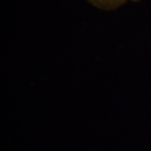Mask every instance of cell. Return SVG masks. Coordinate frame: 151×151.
Returning <instances> with one entry per match:
<instances>
[{
	"instance_id": "cell-1",
	"label": "cell",
	"mask_w": 151,
	"mask_h": 151,
	"mask_svg": "<svg viewBox=\"0 0 151 151\" xmlns=\"http://www.w3.org/2000/svg\"><path fill=\"white\" fill-rule=\"evenodd\" d=\"M91 5L102 10H113L127 2H137L139 0H87Z\"/></svg>"
}]
</instances>
